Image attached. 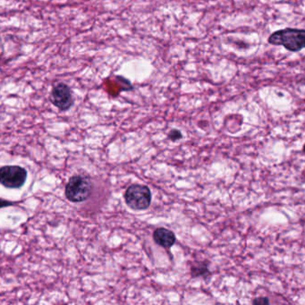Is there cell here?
<instances>
[{
    "label": "cell",
    "instance_id": "obj_5",
    "mask_svg": "<svg viewBox=\"0 0 305 305\" xmlns=\"http://www.w3.org/2000/svg\"><path fill=\"white\" fill-rule=\"evenodd\" d=\"M50 100L53 105L61 111L68 110L74 104L70 88L63 83L54 86L51 91Z\"/></svg>",
    "mask_w": 305,
    "mask_h": 305
},
{
    "label": "cell",
    "instance_id": "obj_9",
    "mask_svg": "<svg viewBox=\"0 0 305 305\" xmlns=\"http://www.w3.org/2000/svg\"><path fill=\"white\" fill-rule=\"evenodd\" d=\"M269 301L266 298H261V299H256L254 301V304H268Z\"/></svg>",
    "mask_w": 305,
    "mask_h": 305
},
{
    "label": "cell",
    "instance_id": "obj_2",
    "mask_svg": "<svg viewBox=\"0 0 305 305\" xmlns=\"http://www.w3.org/2000/svg\"><path fill=\"white\" fill-rule=\"evenodd\" d=\"M92 183L89 176L76 174L72 176L66 183L65 194L68 201L72 202H83L90 196Z\"/></svg>",
    "mask_w": 305,
    "mask_h": 305
},
{
    "label": "cell",
    "instance_id": "obj_6",
    "mask_svg": "<svg viewBox=\"0 0 305 305\" xmlns=\"http://www.w3.org/2000/svg\"><path fill=\"white\" fill-rule=\"evenodd\" d=\"M153 240L158 245L166 249H169L174 245L176 237L173 231L169 230L164 227H160L154 231Z\"/></svg>",
    "mask_w": 305,
    "mask_h": 305
},
{
    "label": "cell",
    "instance_id": "obj_10",
    "mask_svg": "<svg viewBox=\"0 0 305 305\" xmlns=\"http://www.w3.org/2000/svg\"><path fill=\"white\" fill-rule=\"evenodd\" d=\"M304 151H305V146H304Z\"/></svg>",
    "mask_w": 305,
    "mask_h": 305
},
{
    "label": "cell",
    "instance_id": "obj_4",
    "mask_svg": "<svg viewBox=\"0 0 305 305\" xmlns=\"http://www.w3.org/2000/svg\"><path fill=\"white\" fill-rule=\"evenodd\" d=\"M27 179V170L19 166H5L0 169V183L9 189H18Z\"/></svg>",
    "mask_w": 305,
    "mask_h": 305
},
{
    "label": "cell",
    "instance_id": "obj_3",
    "mask_svg": "<svg viewBox=\"0 0 305 305\" xmlns=\"http://www.w3.org/2000/svg\"><path fill=\"white\" fill-rule=\"evenodd\" d=\"M125 201L127 206L134 211H145L151 203L150 188L142 184H131L125 193Z\"/></svg>",
    "mask_w": 305,
    "mask_h": 305
},
{
    "label": "cell",
    "instance_id": "obj_1",
    "mask_svg": "<svg viewBox=\"0 0 305 305\" xmlns=\"http://www.w3.org/2000/svg\"><path fill=\"white\" fill-rule=\"evenodd\" d=\"M268 43L283 46L289 51H300L305 47V30L286 28L277 31L268 38Z\"/></svg>",
    "mask_w": 305,
    "mask_h": 305
},
{
    "label": "cell",
    "instance_id": "obj_7",
    "mask_svg": "<svg viewBox=\"0 0 305 305\" xmlns=\"http://www.w3.org/2000/svg\"><path fill=\"white\" fill-rule=\"evenodd\" d=\"M208 273H209L208 265L205 262L198 263L196 265H193L192 269H191V274H192L193 277L205 276Z\"/></svg>",
    "mask_w": 305,
    "mask_h": 305
},
{
    "label": "cell",
    "instance_id": "obj_8",
    "mask_svg": "<svg viewBox=\"0 0 305 305\" xmlns=\"http://www.w3.org/2000/svg\"><path fill=\"white\" fill-rule=\"evenodd\" d=\"M169 138L172 141H176L183 138V134L177 129H173V130L169 131Z\"/></svg>",
    "mask_w": 305,
    "mask_h": 305
}]
</instances>
